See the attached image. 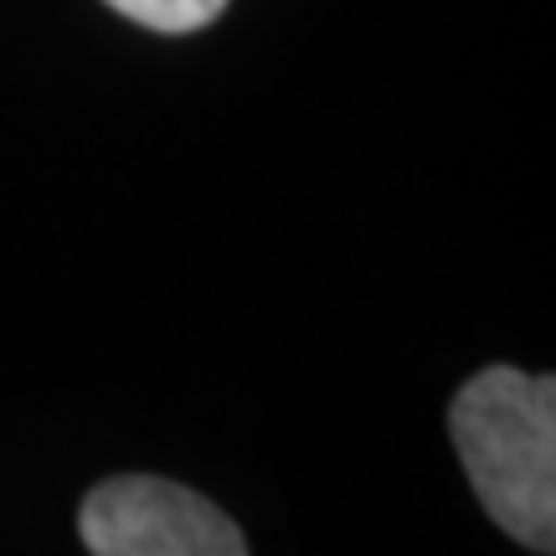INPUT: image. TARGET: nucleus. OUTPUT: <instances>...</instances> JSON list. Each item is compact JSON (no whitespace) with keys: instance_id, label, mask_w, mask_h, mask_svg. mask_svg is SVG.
<instances>
[{"instance_id":"obj_1","label":"nucleus","mask_w":556,"mask_h":556,"mask_svg":"<svg viewBox=\"0 0 556 556\" xmlns=\"http://www.w3.org/2000/svg\"><path fill=\"white\" fill-rule=\"evenodd\" d=\"M484 516L531 552L556 546V381L490 366L448 407Z\"/></svg>"},{"instance_id":"obj_2","label":"nucleus","mask_w":556,"mask_h":556,"mask_svg":"<svg viewBox=\"0 0 556 556\" xmlns=\"http://www.w3.org/2000/svg\"><path fill=\"white\" fill-rule=\"evenodd\" d=\"M93 556H248V541L217 505L155 475L103 479L78 510Z\"/></svg>"},{"instance_id":"obj_3","label":"nucleus","mask_w":556,"mask_h":556,"mask_svg":"<svg viewBox=\"0 0 556 556\" xmlns=\"http://www.w3.org/2000/svg\"><path fill=\"white\" fill-rule=\"evenodd\" d=\"M103 5H114L124 21H139L150 31H170V37L201 31L227 11V0H103Z\"/></svg>"}]
</instances>
